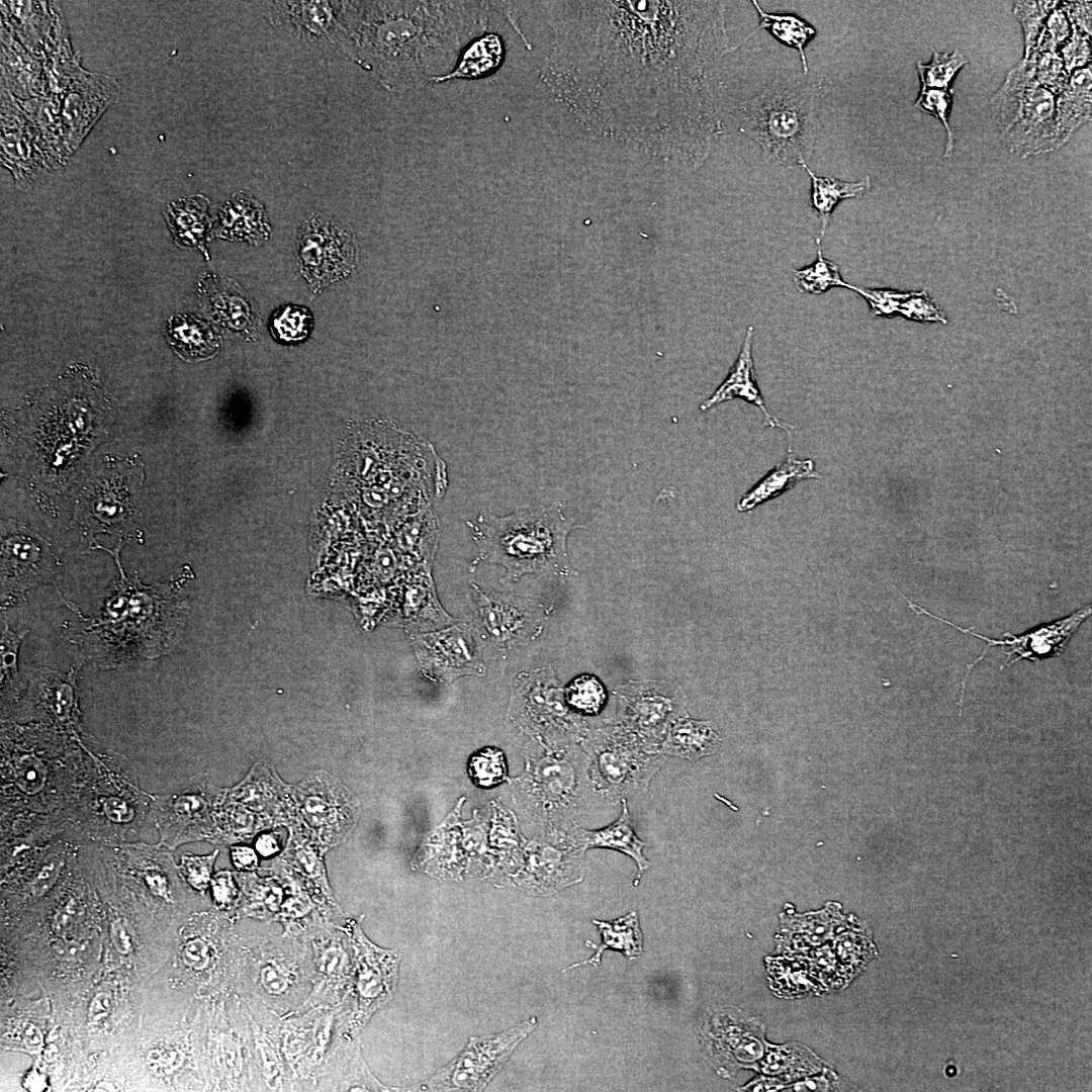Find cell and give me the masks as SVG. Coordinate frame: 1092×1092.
<instances>
[{
    "instance_id": "6da1fadb",
    "label": "cell",
    "mask_w": 1092,
    "mask_h": 1092,
    "mask_svg": "<svg viewBox=\"0 0 1092 1092\" xmlns=\"http://www.w3.org/2000/svg\"><path fill=\"white\" fill-rule=\"evenodd\" d=\"M496 2H346L350 59L390 91L436 82L483 35Z\"/></svg>"
},
{
    "instance_id": "7a4b0ae2",
    "label": "cell",
    "mask_w": 1092,
    "mask_h": 1092,
    "mask_svg": "<svg viewBox=\"0 0 1092 1092\" xmlns=\"http://www.w3.org/2000/svg\"><path fill=\"white\" fill-rule=\"evenodd\" d=\"M111 554L119 570L103 605L93 618L84 622L72 640L87 657L103 668L117 667L140 658L166 654L182 630L185 605L177 582L145 585L138 576L128 578L119 561L120 544L114 551L95 545Z\"/></svg>"
},
{
    "instance_id": "3957f363",
    "label": "cell",
    "mask_w": 1092,
    "mask_h": 1092,
    "mask_svg": "<svg viewBox=\"0 0 1092 1092\" xmlns=\"http://www.w3.org/2000/svg\"><path fill=\"white\" fill-rule=\"evenodd\" d=\"M820 99L819 79L801 74L776 77L759 94L744 100L727 94L724 109L738 129L759 146L766 162L795 168L812 154Z\"/></svg>"
},
{
    "instance_id": "277c9868",
    "label": "cell",
    "mask_w": 1092,
    "mask_h": 1092,
    "mask_svg": "<svg viewBox=\"0 0 1092 1092\" xmlns=\"http://www.w3.org/2000/svg\"><path fill=\"white\" fill-rule=\"evenodd\" d=\"M563 505L524 506L507 516L482 511L468 522L479 554L473 564L495 563L506 569L504 580L517 581L533 573H568L567 537L580 525L563 515Z\"/></svg>"
},
{
    "instance_id": "5b68a950",
    "label": "cell",
    "mask_w": 1092,
    "mask_h": 1092,
    "mask_svg": "<svg viewBox=\"0 0 1092 1092\" xmlns=\"http://www.w3.org/2000/svg\"><path fill=\"white\" fill-rule=\"evenodd\" d=\"M237 981L242 1000L285 1018L311 991V954L303 936L247 928L238 938Z\"/></svg>"
},
{
    "instance_id": "8992f818",
    "label": "cell",
    "mask_w": 1092,
    "mask_h": 1092,
    "mask_svg": "<svg viewBox=\"0 0 1092 1092\" xmlns=\"http://www.w3.org/2000/svg\"><path fill=\"white\" fill-rule=\"evenodd\" d=\"M1035 54L1031 53L1006 77L992 99L993 117L1009 150L1023 157L1062 146L1056 122L1054 94L1034 77Z\"/></svg>"
},
{
    "instance_id": "52a82bcc",
    "label": "cell",
    "mask_w": 1092,
    "mask_h": 1092,
    "mask_svg": "<svg viewBox=\"0 0 1092 1092\" xmlns=\"http://www.w3.org/2000/svg\"><path fill=\"white\" fill-rule=\"evenodd\" d=\"M587 776L603 803L647 792L665 758L625 727L598 729L585 741Z\"/></svg>"
},
{
    "instance_id": "ba28073f",
    "label": "cell",
    "mask_w": 1092,
    "mask_h": 1092,
    "mask_svg": "<svg viewBox=\"0 0 1092 1092\" xmlns=\"http://www.w3.org/2000/svg\"><path fill=\"white\" fill-rule=\"evenodd\" d=\"M351 1003L314 1006L282 1018L281 1050L292 1077V1091H315L332 1058L349 1038ZM359 1035V1034H358Z\"/></svg>"
},
{
    "instance_id": "9c48e42d",
    "label": "cell",
    "mask_w": 1092,
    "mask_h": 1092,
    "mask_svg": "<svg viewBox=\"0 0 1092 1092\" xmlns=\"http://www.w3.org/2000/svg\"><path fill=\"white\" fill-rule=\"evenodd\" d=\"M350 936L354 950V977L350 995L351 1012L348 1026L353 1034H359L372 1015L392 997L399 958L391 950L370 941L360 923L349 920L343 925Z\"/></svg>"
},
{
    "instance_id": "30bf717a",
    "label": "cell",
    "mask_w": 1092,
    "mask_h": 1092,
    "mask_svg": "<svg viewBox=\"0 0 1092 1092\" xmlns=\"http://www.w3.org/2000/svg\"><path fill=\"white\" fill-rule=\"evenodd\" d=\"M536 1024V1018L531 1017L502 1033L471 1037L463 1051L429 1080L427 1089L482 1090Z\"/></svg>"
},
{
    "instance_id": "8fae6325",
    "label": "cell",
    "mask_w": 1092,
    "mask_h": 1092,
    "mask_svg": "<svg viewBox=\"0 0 1092 1092\" xmlns=\"http://www.w3.org/2000/svg\"><path fill=\"white\" fill-rule=\"evenodd\" d=\"M303 937L310 947L312 987L298 1010L343 1002L350 995L354 977V950L349 934L343 925L321 919Z\"/></svg>"
},
{
    "instance_id": "7c38bea8",
    "label": "cell",
    "mask_w": 1092,
    "mask_h": 1092,
    "mask_svg": "<svg viewBox=\"0 0 1092 1092\" xmlns=\"http://www.w3.org/2000/svg\"><path fill=\"white\" fill-rule=\"evenodd\" d=\"M1 556L2 609L20 603L31 588L54 581L60 566L50 545L21 527L5 530Z\"/></svg>"
},
{
    "instance_id": "4fadbf2b",
    "label": "cell",
    "mask_w": 1092,
    "mask_h": 1092,
    "mask_svg": "<svg viewBox=\"0 0 1092 1092\" xmlns=\"http://www.w3.org/2000/svg\"><path fill=\"white\" fill-rule=\"evenodd\" d=\"M907 602L909 608L917 615H925L929 618L937 620L943 624L949 625L962 633L970 634L979 639L985 640L988 644L982 654L967 665L966 674L962 680L961 688V700L960 707L962 713V703L964 699V693L966 688V681L971 670L975 665L984 659L987 652L991 647L996 645L1008 646L1011 648L1006 654L1008 655L1004 666L1015 663L1021 659H1028L1030 661H1036L1046 657L1059 656L1066 649L1067 644L1072 638L1073 634L1082 625V623L1091 615V606H1086L1070 616L1055 621L1049 625L1038 627L1028 633L1020 636H1014L1010 633H1005L1006 639H993L980 635L973 631L972 628H962L954 623L942 619L932 613L923 609V607L913 603L906 596L902 595Z\"/></svg>"
},
{
    "instance_id": "5bb4252c",
    "label": "cell",
    "mask_w": 1092,
    "mask_h": 1092,
    "mask_svg": "<svg viewBox=\"0 0 1092 1092\" xmlns=\"http://www.w3.org/2000/svg\"><path fill=\"white\" fill-rule=\"evenodd\" d=\"M299 261L303 276L314 289L338 281L354 267L352 235L339 223L311 216L300 231Z\"/></svg>"
},
{
    "instance_id": "9a60e30c",
    "label": "cell",
    "mask_w": 1092,
    "mask_h": 1092,
    "mask_svg": "<svg viewBox=\"0 0 1092 1092\" xmlns=\"http://www.w3.org/2000/svg\"><path fill=\"white\" fill-rule=\"evenodd\" d=\"M414 646L421 667L431 678L450 681L464 674H480L484 667L465 625L420 634Z\"/></svg>"
},
{
    "instance_id": "2e32d148",
    "label": "cell",
    "mask_w": 1092,
    "mask_h": 1092,
    "mask_svg": "<svg viewBox=\"0 0 1092 1092\" xmlns=\"http://www.w3.org/2000/svg\"><path fill=\"white\" fill-rule=\"evenodd\" d=\"M620 698L624 727L658 750L663 736L679 718L678 697L665 689L641 687L624 691Z\"/></svg>"
},
{
    "instance_id": "e0dca14e",
    "label": "cell",
    "mask_w": 1092,
    "mask_h": 1092,
    "mask_svg": "<svg viewBox=\"0 0 1092 1092\" xmlns=\"http://www.w3.org/2000/svg\"><path fill=\"white\" fill-rule=\"evenodd\" d=\"M479 622L490 640L503 647H514L532 639L540 629L541 613L532 604L483 594L473 585Z\"/></svg>"
},
{
    "instance_id": "ac0fdd59",
    "label": "cell",
    "mask_w": 1092,
    "mask_h": 1092,
    "mask_svg": "<svg viewBox=\"0 0 1092 1092\" xmlns=\"http://www.w3.org/2000/svg\"><path fill=\"white\" fill-rule=\"evenodd\" d=\"M246 1007L251 1023L256 1091H292L291 1073L281 1050L282 1018L264 1009Z\"/></svg>"
},
{
    "instance_id": "d6986e66",
    "label": "cell",
    "mask_w": 1092,
    "mask_h": 1092,
    "mask_svg": "<svg viewBox=\"0 0 1092 1092\" xmlns=\"http://www.w3.org/2000/svg\"><path fill=\"white\" fill-rule=\"evenodd\" d=\"M117 91L116 82L103 75L85 72L84 77L72 81L62 107L64 140L69 153L78 147Z\"/></svg>"
},
{
    "instance_id": "ffe728a7",
    "label": "cell",
    "mask_w": 1092,
    "mask_h": 1092,
    "mask_svg": "<svg viewBox=\"0 0 1092 1092\" xmlns=\"http://www.w3.org/2000/svg\"><path fill=\"white\" fill-rule=\"evenodd\" d=\"M17 101V100H16ZM2 90L1 159L18 181L31 180L52 167L40 150L20 103Z\"/></svg>"
},
{
    "instance_id": "44dd1931",
    "label": "cell",
    "mask_w": 1092,
    "mask_h": 1092,
    "mask_svg": "<svg viewBox=\"0 0 1092 1092\" xmlns=\"http://www.w3.org/2000/svg\"><path fill=\"white\" fill-rule=\"evenodd\" d=\"M294 30L312 40H328L349 57L345 2H281Z\"/></svg>"
},
{
    "instance_id": "7402d4cb",
    "label": "cell",
    "mask_w": 1092,
    "mask_h": 1092,
    "mask_svg": "<svg viewBox=\"0 0 1092 1092\" xmlns=\"http://www.w3.org/2000/svg\"><path fill=\"white\" fill-rule=\"evenodd\" d=\"M753 335L754 328L749 326L746 330L737 360L724 381L708 399L701 403L700 410L706 412L725 401L740 398L760 408L764 415V426L779 428L789 432L790 430H793L794 427L782 422L767 411L758 388L752 358Z\"/></svg>"
},
{
    "instance_id": "603a6c76",
    "label": "cell",
    "mask_w": 1092,
    "mask_h": 1092,
    "mask_svg": "<svg viewBox=\"0 0 1092 1092\" xmlns=\"http://www.w3.org/2000/svg\"><path fill=\"white\" fill-rule=\"evenodd\" d=\"M31 681L36 703L55 724L77 736L80 722L75 671L62 673L39 668L31 672Z\"/></svg>"
},
{
    "instance_id": "cb8c5ba5",
    "label": "cell",
    "mask_w": 1092,
    "mask_h": 1092,
    "mask_svg": "<svg viewBox=\"0 0 1092 1092\" xmlns=\"http://www.w3.org/2000/svg\"><path fill=\"white\" fill-rule=\"evenodd\" d=\"M9 10L5 7V18L21 38L22 42L34 55L51 54L56 50L53 44L59 40L62 26L60 17L54 10H49V2L9 1Z\"/></svg>"
},
{
    "instance_id": "d4e9b609",
    "label": "cell",
    "mask_w": 1092,
    "mask_h": 1092,
    "mask_svg": "<svg viewBox=\"0 0 1092 1092\" xmlns=\"http://www.w3.org/2000/svg\"><path fill=\"white\" fill-rule=\"evenodd\" d=\"M315 1091H391L368 1069L359 1035L347 1039L330 1061Z\"/></svg>"
},
{
    "instance_id": "484cf974",
    "label": "cell",
    "mask_w": 1092,
    "mask_h": 1092,
    "mask_svg": "<svg viewBox=\"0 0 1092 1092\" xmlns=\"http://www.w3.org/2000/svg\"><path fill=\"white\" fill-rule=\"evenodd\" d=\"M269 220L264 206L246 192L235 193L218 214L216 236L259 244L269 237Z\"/></svg>"
},
{
    "instance_id": "4316f807",
    "label": "cell",
    "mask_w": 1092,
    "mask_h": 1092,
    "mask_svg": "<svg viewBox=\"0 0 1092 1092\" xmlns=\"http://www.w3.org/2000/svg\"><path fill=\"white\" fill-rule=\"evenodd\" d=\"M621 814L616 821L597 830L580 829L577 845L583 851L588 848H608L630 856L638 868V879L650 866L643 853L645 843L634 831L628 811L627 799L621 801Z\"/></svg>"
},
{
    "instance_id": "83f0119b",
    "label": "cell",
    "mask_w": 1092,
    "mask_h": 1092,
    "mask_svg": "<svg viewBox=\"0 0 1092 1092\" xmlns=\"http://www.w3.org/2000/svg\"><path fill=\"white\" fill-rule=\"evenodd\" d=\"M811 459L795 458L789 449L783 463L777 465L768 474L746 492L737 503L739 512H747L758 505L781 495L801 480L820 478Z\"/></svg>"
},
{
    "instance_id": "f1b7e54d",
    "label": "cell",
    "mask_w": 1092,
    "mask_h": 1092,
    "mask_svg": "<svg viewBox=\"0 0 1092 1092\" xmlns=\"http://www.w3.org/2000/svg\"><path fill=\"white\" fill-rule=\"evenodd\" d=\"M720 738L709 722L677 718L659 744L662 755L696 760L718 748Z\"/></svg>"
},
{
    "instance_id": "f546056e",
    "label": "cell",
    "mask_w": 1092,
    "mask_h": 1092,
    "mask_svg": "<svg viewBox=\"0 0 1092 1092\" xmlns=\"http://www.w3.org/2000/svg\"><path fill=\"white\" fill-rule=\"evenodd\" d=\"M1091 116V66L1077 69L1056 102V122L1062 145Z\"/></svg>"
},
{
    "instance_id": "4dcf8cb0",
    "label": "cell",
    "mask_w": 1092,
    "mask_h": 1092,
    "mask_svg": "<svg viewBox=\"0 0 1092 1092\" xmlns=\"http://www.w3.org/2000/svg\"><path fill=\"white\" fill-rule=\"evenodd\" d=\"M801 167L806 170L812 181L810 203L821 220L820 237L816 240L819 245L836 205L841 200L862 196L871 188V179L864 176L856 182H846L834 177L816 175L808 167L807 162L802 163Z\"/></svg>"
},
{
    "instance_id": "1f68e13d",
    "label": "cell",
    "mask_w": 1092,
    "mask_h": 1092,
    "mask_svg": "<svg viewBox=\"0 0 1092 1092\" xmlns=\"http://www.w3.org/2000/svg\"><path fill=\"white\" fill-rule=\"evenodd\" d=\"M209 201L202 195L173 201L165 216L176 242L181 246L203 247L205 233L210 226Z\"/></svg>"
},
{
    "instance_id": "d6a6232c",
    "label": "cell",
    "mask_w": 1092,
    "mask_h": 1092,
    "mask_svg": "<svg viewBox=\"0 0 1092 1092\" xmlns=\"http://www.w3.org/2000/svg\"><path fill=\"white\" fill-rule=\"evenodd\" d=\"M594 923L602 934V943L597 945L592 941H586V946L594 948L596 953L586 961L572 965L569 969L585 964L598 967L601 964L602 953L608 948L620 950L632 960L641 953L642 932L635 911L613 921L594 920Z\"/></svg>"
},
{
    "instance_id": "836d02e7",
    "label": "cell",
    "mask_w": 1092,
    "mask_h": 1092,
    "mask_svg": "<svg viewBox=\"0 0 1092 1092\" xmlns=\"http://www.w3.org/2000/svg\"><path fill=\"white\" fill-rule=\"evenodd\" d=\"M505 48L502 38L494 33H487L470 42L458 60L452 72L438 79L436 83L452 79H472L489 75L502 64Z\"/></svg>"
},
{
    "instance_id": "e575fe53",
    "label": "cell",
    "mask_w": 1092,
    "mask_h": 1092,
    "mask_svg": "<svg viewBox=\"0 0 1092 1092\" xmlns=\"http://www.w3.org/2000/svg\"><path fill=\"white\" fill-rule=\"evenodd\" d=\"M752 3L759 16V24L752 33L759 29H766L782 43L795 48L801 58L803 74H809L805 48L816 35L814 27L794 14L767 13L759 6L757 1H752Z\"/></svg>"
},
{
    "instance_id": "d590c367",
    "label": "cell",
    "mask_w": 1092,
    "mask_h": 1092,
    "mask_svg": "<svg viewBox=\"0 0 1092 1092\" xmlns=\"http://www.w3.org/2000/svg\"><path fill=\"white\" fill-rule=\"evenodd\" d=\"M12 42V38L7 40L2 35V74L5 83L23 97L41 93L44 85L40 67L26 52L20 53V48L14 46L15 41L14 44Z\"/></svg>"
},
{
    "instance_id": "8d00e7d4",
    "label": "cell",
    "mask_w": 1092,
    "mask_h": 1092,
    "mask_svg": "<svg viewBox=\"0 0 1092 1092\" xmlns=\"http://www.w3.org/2000/svg\"><path fill=\"white\" fill-rule=\"evenodd\" d=\"M168 328L171 344L184 357L205 358L218 346L213 330L192 315H176Z\"/></svg>"
},
{
    "instance_id": "74e56055",
    "label": "cell",
    "mask_w": 1092,
    "mask_h": 1092,
    "mask_svg": "<svg viewBox=\"0 0 1092 1092\" xmlns=\"http://www.w3.org/2000/svg\"><path fill=\"white\" fill-rule=\"evenodd\" d=\"M37 750L36 745H29L19 749L13 748V756L10 761L11 785L22 797H34L46 787L49 777V764L44 762V756Z\"/></svg>"
},
{
    "instance_id": "f35d334b",
    "label": "cell",
    "mask_w": 1092,
    "mask_h": 1092,
    "mask_svg": "<svg viewBox=\"0 0 1092 1092\" xmlns=\"http://www.w3.org/2000/svg\"><path fill=\"white\" fill-rule=\"evenodd\" d=\"M794 283L802 293L819 295L833 287H845L846 283L839 273L838 266L823 257L818 249L816 260L794 271Z\"/></svg>"
},
{
    "instance_id": "ab89813d",
    "label": "cell",
    "mask_w": 1092,
    "mask_h": 1092,
    "mask_svg": "<svg viewBox=\"0 0 1092 1092\" xmlns=\"http://www.w3.org/2000/svg\"><path fill=\"white\" fill-rule=\"evenodd\" d=\"M967 62V59L959 51H954L951 54H939L933 50V57L930 64L924 65L921 62L917 63V70L922 85L921 90H947L952 78Z\"/></svg>"
},
{
    "instance_id": "60d3db41",
    "label": "cell",
    "mask_w": 1092,
    "mask_h": 1092,
    "mask_svg": "<svg viewBox=\"0 0 1092 1092\" xmlns=\"http://www.w3.org/2000/svg\"><path fill=\"white\" fill-rule=\"evenodd\" d=\"M565 699L575 711L586 715H597L605 705L607 694L596 676L581 674L569 682L565 690Z\"/></svg>"
},
{
    "instance_id": "b9f144b4",
    "label": "cell",
    "mask_w": 1092,
    "mask_h": 1092,
    "mask_svg": "<svg viewBox=\"0 0 1092 1092\" xmlns=\"http://www.w3.org/2000/svg\"><path fill=\"white\" fill-rule=\"evenodd\" d=\"M468 775L472 782L481 788H490L503 782L507 776L503 751L485 747L475 752L469 760Z\"/></svg>"
},
{
    "instance_id": "7bdbcfd3",
    "label": "cell",
    "mask_w": 1092,
    "mask_h": 1092,
    "mask_svg": "<svg viewBox=\"0 0 1092 1092\" xmlns=\"http://www.w3.org/2000/svg\"><path fill=\"white\" fill-rule=\"evenodd\" d=\"M1055 1H1019L1014 5V15L1020 21L1025 39V58L1027 60L1035 48L1043 20L1058 6Z\"/></svg>"
},
{
    "instance_id": "ee69618b",
    "label": "cell",
    "mask_w": 1092,
    "mask_h": 1092,
    "mask_svg": "<svg viewBox=\"0 0 1092 1092\" xmlns=\"http://www.w3.org/2000/svg\"><path fill=\"white\" fill-rule=\"evenodd\" d=\"M181 962L190 972L203 974L217 963V947L205 936L187 937L180 949Z\"/></svg>"
},
{
    "instance_id": "f6af8a7d",
    "label": "cell",
    "mask_w": 1092,
    "mask_h": 1092,
    "mask_svg": "<svg viewBox=\"0 0 1092 1092\" xmlns=\"http://www.w3.org/2000/svg\"><path fill=\"white\" fill-rule=\"evenodd\" d=\"M951 100V90L949 89H926L921 90L920 95L915 102L916 107L920 108L923 112L934 115L943 124L946 131L944 158L950 157L953 150V134L948 124V113Z\"/></svg>"
},
{
    "instance_id": "bcb514c9",
    "label": "cell",
    "mask_w": 1092,
    "mask_h": 1092,
    "mask_svg": "<svg viewBox=\"0 0 1092 1092\" xmlns=\"http://www.w3.org/2000/svg\"><path fill=\"white\" fill-rule=\"evenodd\" d=\"M1035 56L1036 81L1052 94L1059 95L1069 82L1062 58L1057 53H1041Z\"/></svg>"
},
{
    "instance_id": "7dc6e473",
    "label": "cell",
    "mask_w": 1092,
    "mask_h": 1092,
    "mask_svg": "<svg viewBox=\"0 0 1092 1092\" xmlns=\"http://www.w3.org/2000/svg\"><path fill=\"white\" fill-rule=\"evenodd\" d=\"M311 327V315L305 308L286 306L275 314L273 332L284 341H297L306 337Z\"/></svg>"
},
{
    "instance_id": "c3c4849f",
    "label": "cell",
    "mask_w": 1092,
    "mask_h": 1092,
    "mask_svg": "<svg viewBox=\"0 0 1092 1092\" xmlns=\"http://www.w3.org/2000/svg\"><path fill=\"white\" fill-rule=\"evenodd\" d=\"M1071 28L1064 9H1054L1043 25L1035 48L1031 53H1056L1057 48L1070 37Z\"/></svg>"
},
{
    "instance_id": "681fc988",
    "label": "cell",
    "mask_w": 1092,
    "mask_h": 1092,
    "mask_svg": "<svg viewBox=\"0 0 1092 1092\" xmlns=\"http://www.w3.org/2000/svg\"><path fill=\"white\" fill-rule=\"evenodd\" d=\"M898 315L916 322L946 323L943 312L925 290L907 292L899 305Z\"/></svg>"
},
{
    "instance_id": "f907efd6",
    "label": "cell",
    "mask_w": 1092,
    "mask_h": 1092,
    "mask_svg": "<svg viewBox=\"0 0 1092 1092\" xmlns=\"http://www.w3.org/2000/svg\"><path fill=\"white\" fill-rule=\"evenodd\" d=\"M847 288L860 294L868 301L872 314L879 317L898 315L899 305L907 295V292L897 290L869 289L850 284Z\"/></svg>"
},
{
    "instance_id": "816d5d0a",
    "label": "cell",
    "mask_w": 1092,
    "mask_h": 1092,
    "mask_svg": "<svg viewBox=\"0 0 1092 1092\" xmlns=\"http://www.w3.org/2000/svg\"><path fill=\"white\" fill-rule=\"evenodd\" d=\"M217 850L210 855H184L181 858V873L186 882L195 890L204 893L211 882L213 863Z\"/></svg>"
},
{
    "instance_id": "f5cc1de1",
    "label": "cell",
    "mask_w": 1092,
    "mask_h": 1092,
    "mask_svg": "<svg viewBox=\"0 0 1092 1092\" xmlns=\"http://www.w3.org/2000/svg\"><path fill=\"white\" fill-rule=\"evenodd\" d=\"M1071 27L1073 31L1072 35L1068 38L1062 49V60L1068 75L1071 74L1074 69L1084 67L1091 60L1089 36L1079 31L1072 23Z\"/></svg>"
},
{
    "instance_id": "db71d44e",
    "label": "cell",
    "mask_w": 1092,
    "mask_h": 1092,
    "mask_svg": "<svg viewBox=\"0 0 1092 1092\" xmlns=\"http://www.w3.org/2000/svg\"><path fill=\"white\" fill-rule=\"evenodd\" d=\"M26 630L13 632L5 624L1 637V685L11 680L17 673V655Z\"/></svg>"
},
{
    "instance_id": "11a10c76",
    "label": "cell",
    "mask_w": 1092,
    "mask_h": 1092,
    "mask_svg": "<svg viewBox=\"0 0 1092 1092\" xmlns=\"http://www.w3.org/2000/svg\"><path fill=\"white\" fill-rule=\"evenodd\" d=\"M214 904L221 910L232 909L237 904L238 890L232 874L220 872L211 880Z\"/></svg>"
},
{
    "instance_id": "9f6ffc18",
    "label": "cell",
    "mask_w": 1092,
    "mask_h": 1092,
    "mask_svg": "<svg viewBox=\"0 0 1092 1092\" xmlns=\"http://www.w3.org/2000/svg\"><path fill=\"white\" fill-rule=\"evenodd\" d=\"M61 867L62 860L57 855H53L41 866L31 885L33 895H43L53 886Z\"/></svg>"
},
{
    "instance_id": "6f0895ef",
    "label": "cell",
    "mask_w": 1092,
    "mask_h": 1092,
    "mask_svg": "<svg viewBox=\"0 0 1092 1092\" xmlns=\"http://www.w3.org/2000/svg\"><path fill=\"white\" fill-rule=\"evenodd\" d=\"M1063 9L1068 15L1071 23L1075 27L1086 35L1091 34V3L1087 1L1081 2H1065Z\"/></svg>"
},
{
    "instance_id": "680465c9",
    "label": "cell",
    "mask_w": 1092,
    "mask_h": 1092,
    "mask_svg": "<svg viewBox=\"0 0 1092 1092\" xmlns=\"http://www.w3.org/2000/svg\"><path fill=\"white\" fill-rule=\"evenodd\" d=\"M148 889L156 896L170 901V883L167 875L160 868H147L143 875Z\"/></svg>"
},
{
    "instance_id": "91938a15",
    "label": "cell",
    "mask_w": 1092,
    "mask_h": 1092,
    "mask_svg": "<svg viewBox=\"0 0 1092 1092\" xmlns=\"http://www.w3.org/2000/svg\"><path fill=\"white\" fill-rule=\"evenodd\" d=\"M150 1059L151 1063L163 1073H171L177 1070L184 1061L183 1055L174 1049L156 1051V1054L152 1053Z\"/></svg>"
},
{
    "instance_id": "94428289",
    "label": "cell",
    "mask_w": 1092,
    "mask_h": 1092,
    "mask_svg": "<svg viewBox=\"0 0 1092 1092\" xmlns=\"http://www.w3.org/2000/svg\"><path fill=\"white\" fill-rule=\"evenodd\" d=\"M110 936L114 947L119 953L127 954L131 951L130 935L121 920H115L111 923Z\"/></svg>"
},
{
    "instance_id": "6125c7cd",
    "label": "cell",
    "mask_w": 1092,
    "mask_h": 1092,
    "mask_svg": "<svg viewBox=\"0 0 1092 1092\" xmlns=\"http://www.w3.org/2000/svg\"><path fill=\"white\" fill-rule=\"evenodd\" d=\"M111 1009V997L107 993L96 994L88 1008V1019L96 1023L108 1016Z\"/></svg>"
},
{
    "instance_id": "be15d7a7",
    "label": "cell",
    "mask_w": 1092,
    "mask_h": 1092,
    "mask_svg": "<svg viewBox=\"0 0 1092 1092\" xmlns=\"http://www.w3.org/2000/svg\"><path fill=\"white\" fill-rule=\"evenodd\" d=\"M19 1037L23 1046L30 1053H37L42 1046V1034L30 1022H24L20 1025Z\"/></svg>"
},
{
    "instance_id": "e7e4bbea",
    "label": "cell",
    "mask_w": 1092,
    "mask_h": 1092,
    "mask_svg": "<svg viewBox=\"0 0 1092 1092\" xmlns=\"http://www.w3.org/2000/svg\"><path fill=\"white\" fill-rule=\"evenodd\" d=\"M233 861L239 870H253L258 860L255 852L247 847H237L233 850Z\"/></svg>"
},
{
    "instance_id": "03108f58",
    "label": "cell",
    "mask_w": 1092,
    "mask_h": 1092,
    "mask_svg": "<svg viewBox=\"0 0 1092 1092\" xmlns=\"http://www.w3.org/2000/svg\"><path fill=\"white\" fill-rule=\"evenodd\" d=\"M25 1090L32 1092L44 1091L48 1088L47 1077L38 1071H29L23 1079L22 1083Z\"/></svg>"
},
{
    "instance_id": "003e7915",
    "label": "cell",
    "mask_w": 1092,
    "mask_h": 1092,
    "mask_svg": "<svg viewBox=\"0 0 1092 1092\" xmlns=\"http://www.w3.org/2000/svg\"><path fill=\"white\" fill-rule=\"evenodd\" d=\"M257 848L263 855H270L279 849L277 838L271 834L263 835L258 840Z\"/></svg>"
}]
</instances>
